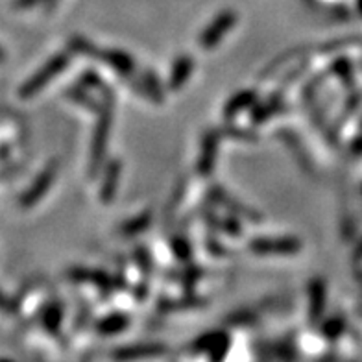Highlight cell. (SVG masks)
I'll list each match as a JSON object with an SVG mask.
<instances>
[{"label": "cell", "mask_w": 362, "mask_h": 362, "mask_svg": "<svg viewBox=\"0 0 362 362\" xmlns=\"http://www.w3.org/2000/svg\"><path fill=\"white\" fill-rule=\"evenodd\" d=\"M148 224H150V216H148V215L139 216V218L132 220V222H126V224L122 226V233H124V235H135V233H139L141 229L146 228Z\"/></svg>", "instance_id": "5bb4252c"}, {"label": "cell", "mask_w": 362, "mask_h": 362, "mask_svg": "<svg viewBox=\"0 0 362 362\" xmlns=\"http://www.w3.org/2000/svg\"><path fill=\"white\" fill-rule=\"evenodd\" d=\"M69 62H71V56H69L67 52H62V54H57L56 57H52L50 62L45 63L43 67H41V71L35 72L34 76L30 78V80L21 87L19 89L21 98L28 100V98H32L34 95L41 93V90H43L45 87L54 80V78L59 76V74L67 69Z\"/></svg>", "instance_id": "6da1fadb"}, {"label": "cell", "mask_w": 362, "mask_h": 362, "mask_svg": "<svg viewBox=\"0 0 362 362\" xmlns=\"http://www.w3.org/2000/svg\"><path fill=\"white\" fill-rule=\"evenodd\" d=\"M0 62H4V52H2V48H0Z\"/></svg>", "instance_id": "d6986e66"}, {"label": "cell", "mask_w": 362, "mask_h": 362, "mask_svg": "<svg viewBox=\"0 0 362 362\" xmlns=\"http://www.w3.org/2000/svg\"><path fill=\"white\" fill-rule=\"evenodd\" d=\"M111 120H113V104H111V100L105 98L100 113H98V124H96L95 137H93L90 170H96L98 165L102 163V159H104L105 143H107V137H110V132H111Z\"/></svg>", "instance_id": "7a4b0ae2"}, {"label": "cell", "mask_w": 362, "mask_h": 362, "mask_svg": "<svg viewBox=\"0 0 362 362\" xmlns=\"http://www.w3.org/2000/svg\"><path fill=\"white\" fill-rule=\"evenodd\" d=\"M0 310H4V313H13V305H11V301L6 298L2 292H0Z\"/></svg>", "instance_id": "ac0fdd59"}, {"label": "cell", "mask_w": 362, "mask_h": 362, "mask_svg": "<svg viewBox=\"0 0 362 362\" xmlns=\"http://www.w3.org/2000/svg\"><path fill=\"white\" fill-rule=\"evenodd\" d=\"M59 320H62V309H59V307H52V309L45 315V325H47L48 329H56L57 325H59Z\"/></svg>", "instance_id": "9a60e30c"}, {"label": "cell", "mask_w": 362, "mask_h": 362, "mask_svg": "<svg viewBox=\"0 0 362 362\" xmlns=\"http://www.w3.org/2000/svg\"><path fill=\"white\" fill-rule=\"evenodd\" d=\"M174 252H176L177 257L183 259V261H187V259L191 257V250H189L187 240H176V243H174Z\"/></svg>", "instance_id": "2e32d148"}, {"label": "cell", "mask_w": 362, "mask_h": 362, "mask_svg": "<svg viewBox=\"0 0 362 362\" xmlns=\"http://www.w3.org/2000/svg\"><path fill=\"white\" fill-rule=\"evenodd\" d=\"M215 194L218 196V198H220V200H222V204H224V205H228V202H233V200H231V198H228V196H226L222 191H215ZM229 207H231V209H233L235 213H240V211H243L244 215H248V211L244 209V207H237V205H231V204H229Z\"/></svg>", "instance_id": "e0dca14e"}, {"label": "cell", "mask_w": 362, "mask_h": 362, "mask_svg": "<svg viewBox=\"0 0 362 362\" xmlns=\"http://www.w3.org/2000/svg\"><path fill=\"white\" fill-rule=\"evenodd\" d=\"M56 176H57V163L54 161V163H50V165H48V167L41 172V174H39L37 180L32 183V187H30L28 191L21 196L19 204L23 205L24 209H28V207L35 205L39 200H41V198H43L45 194H47L48 189L52 187Z\"/></svg>", "instance_id": "277c9868"}, {"label": "cell", "mask_w": 362, "mask_h": 362, "mask_svg": "<svg viewBox=\"0 0 362 362\" xmlns=\"http://www.w3.org/2000/svg\"><path fill=\"white\" fill-rule=\"evenodd\" d=\"M310 318L315 320L322 315L324 310V296H325V286L320 279H315L310 283Z\"/></svg>", "instance_id": "7c38bea8"}, {"label": "cell", "mask_w": 362, "mask_h": 362, "mask_svg": "<svg viewBox=\"0 0 362 362\" xmlns=\"http://www.w3.org/2000/svg\"><path fill=\"white\" fill-rule=\"evenodd\" d=\"M216 152H218V134L216 132H209L204 137L200 159H198V170H200L202 176H209L211 170L215 168Z\"/></svg>", "instance_id": "8992f818"}, {"label": "cell", "mask_w": 362, "mask_h": 362, "mask_svg": "<svg viewBox=\"0 0 362 362\" xmlns=\"http://www.w3.org/2000/svg\"><path fill=\"white\" fill-rule=\"evenodd\" d=\"M0 362H11V361H8V358H0Z\"/></svg>", "instance_id": "ffe728a7"}, {"label": "cell", "mask_w": 362, "mask_h": 362, "mask_svg": "<svg viewBox=\"0 0 362 362\" xmlns=\"http://www.w3.org/2000/svg\"><path fill=\"white\" fill-rule=\"evenodd\" d=\"M255 102V93H252V90H244V93H238V95H235L231 100L226 104V117H233V115L240 113L243 110H246V107H250V105Z\"/></svg>", "instance_id": "8fae6325"}, {"label": "cell", "mask_w": 362, "mask_h": 362, "mask_svg": "<svg viewBox=\"0 0 362 362\" xmlns=\"http://www.w3.org/2000/svg\"><path fill=\"white\" fill-rule=\"evenodd\" d=\"M124 327H128V316H111V318H107L104 322V324H100V331H104V333H117V331H122Z\"/></svg>", "instance_id": "4fadbf2b"}, {"label": "cell", "mask_w": 362, "mask_h": 362, "mask_svg": "<svg viewBox=\"0 0 362 362\" xmlns=\"http://www.w3.org/2000/svg\"><path fill=\"white\" fill-rule=\"evenodd\" d=\"M165 353L163 346L156 344H148V346H134V348H122L115 351L113 357L117 361H135V358H146V357H159Z\"/></svg>", "instance_id": "ba28073f"}, {"label": "cell", "mask_w": 362, "mask_h": 362, "mask_svg": "<svg viewBox=\"0 0 362 362\" xmlns=\"http://www.w3.org/2000/svg\"><path fill=\"white\" fill-rule=\"evenodd\" d=\"M250 250L261 255H292L301 250V243L294 237L283 238H255L250 243Z\"/></svg>", "instance_id": "3957f363"}, {"label": "cell", "mask_w": 362, "mask_h": 362, "mask_svg": "<svg viewBox=\"0 0 362 362\" xmlns=\"http://www.w3.org/2000/svg\"><path fill=\"white\" fill-rule=\"evenodd\" d=\"M192 69H194V63L189 56L177 57L176 63H174V69H172L170 81H168V87L172 90H177L185 86V81L189 80V76L192 74Z\"/></svg>", "instance_id": "9c48e42d"}, {"label": "cell", "mask_w": 362, "mask_h": 362, "mask_svg": "<svg viewBox=\"0 0 362 362\" xmlns=\"http://www.w3.org/2000/svg\"><path fill=\"white\" fill-rule=\"evenodd\" d=\"M96 57L102 59L104 63L111 65L115 71L119 72L120 76H129L132 72L135 71L134 59L128 56L126 52H120V50H105V52H96Z\"/></svg>", "instance_id": "52a82bcc"}, {"label": "cell", "mask_w": 362, "mask_h": 362, "mask_svg": "<svg viewBox=\"0 0 362 362\" xmlns=\"http://www.w3.org/2000/svg\"><path fill=\"white\" fill-rule=\"evenodd\" d=\"M119 176H120V165L117 161L111 163L107 172H105L104 183H102L100 198L104 204H110V202L113 200L115 191H117V181H119Z\"/></svg>", "instance_id": "30bf717a"}, {"label": "cell", "mask_w": 362, "mask_h": 362, "mask_svg": "<svg viewBox=\"0 0 362 362\" xmlns=\"http://www.w3.org/2000/svg\"><path fill=\"white\" fill-rule=\"evenodd\" d=\"M235 15L233 13H222L215 23L211 24L209 28L205 30L204 34H202L200 45L205 48V50H209V48H215L216 45L222 41L224 34H228L229 30L233 28L235 24Z\"/></svg>", "instance_id": "5b68a950"}]
</instances>
